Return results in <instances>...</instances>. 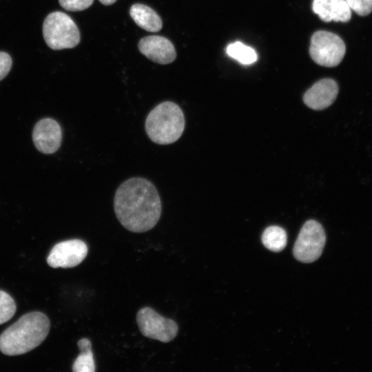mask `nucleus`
<instances>
[{"label":"nucleus","instance_id":"nucleus-15","mask_svg":"<svg viewBox=\"0 0 372 372\" xmlns=\"http://www.w3.org/2000/svg\"><path fill=\"white\" fill-rule=\"evenodd\" d=\"M287 233L278 226H270L265 229L262 235V242L268 249L278 252L287 245Z\"/></svg>","mask_w":372,"mask_h":372},{"label":"nucleus","instance_id":"nucleus-2","mask_svg":"<svg viewBox=\"0 0 372 372\" xmlns=\"http://www.w3.org/2000/svg\"><path fill=\"white\" fill-rule=\"evenodd\" d=\"M50 327V320L43 313H28L1 334L0 351L7 355L29 352L44 341Z\"/></svg>","mask_w":372,"mask_h":372},{"label":"nucleus","instance_id":"nucleus-10","mask_svg":"<svg viewBox=\"0 0 372 372\" xmlns=\"http://www.w3.org/2000/svg\"><path fill=\"white\" fill-rule=\"evenodd\" d=\"M138 47L144 56L157 63H171L176 57L173 43L162 36L150 35L143 37L139 41Z\"/></svg>","mask_w":372,"mask_h":372},{"label":"nucleus","instance_id":"nucleus-16","mask_svg":"<svg viewBox=\"0 0 372 372\" xmlns=\"http://www.w3.org/2000/svg\"><path fill=\"white\" fill-rule=\"evenodd\" d=\"M226 52L228 56L243 65H251L258 59L254 49L240 41L228 45Z\"/></svg>","mask_w":372,"mask_h":372},{"label":"nucleus","instance_id":"nucleus-4","mask_svg":"<svg viewBox=\"0 0 372 372\" xmlns=\"http://www.w3.org/2000/svg\"><path fill=\"white\" fill-rule=\"evenodd\" d=\"M46 44L54 50L73 48L80 41V32L72 18L62 12L48 14L43 25Z\"/></svg>","mask_w":372,"mask_h":372},{"label":"nucleus","instance_id":"nucleus-5","mask_svg":"<svg viewBox=\"0 0 372 372\" xmlns=\"http://www.w3.org/2000/svg\"><path fill=\"white\" fill-rule=\"evenodd\" d=\"M346 46L337 34L324 30L316 32L311 37L309 54L318 65L332 68L343 59Z\"/></svg>","mask_w":372,"mask_h":372},{"label":"nucleus","instance_id":"nucleus-1","mask_svg":"<svg viewBox=\"0 0 372 372\" xmlns=\"http://www.w3.org/2000/svg\"><path fill=\"white\" fill-rule=\"evenodd\" d=\"M114 207L121 224L135 233L152 229L161 214V202L156 188L150 181L141 177L131 178L118 187Z\"/></svg>","mask_w":372,"mask_h":372},{"label":"nucleus","instance_id":"nucleus-12","mask_svg":"<svg viewBox=\"0 0 372 372\" xmlns=\"http://www.w3.org/2000/svg\"><path fill=\"white\" fill-rule=\"evenodd\" d=\"M313 11L325 22H347L351 11L346 0H313Z\"/></svg>","mask_w":372,"mask_h":372},{"label":"nucleus","instance_id":"nucleus-20","mask_svg":"<svg viewBox=\"0 0 372 372\" xmlns=\"http://www.w3.org/2000/svg\"><path fill=\"white\" fill-rule=\"evenodd\" d=\"M12 63V59L8 53L0 52V81L9 73Z\"/></svg>","mask_w":372,"mask_h":372},{"label":"nucleus","instance_id":"nucleus-7","mask_svg":"<svg viewBox=\"0 0 372 372\" xmlns=\"http://www.w3.org/2000/svg\"><path fill=\"white\" fill-rule=\"evenodd\" d=\"M136 322L144 336L162 342L172 341L177 335L178 331L174 320L161 316L147 307L137 312Z\"/></svg>","mask_w":372,"mask_h":372},{"label":"nucleus","instance_id":"nucleus-17","mask_svg":"<svg viewBox=\"0 0 372 372\" xmlns=\"http://www.w3.org/2000/svg\"><path fill=\"white\" fill-rule=\"evenodd\" d=\"M17 307L13 298L0 290V324L10 320L16 312Z\"/></svg>","mask_w":372,"mask_h":372},{"label":"nucleus","instance_id":"nucleus-6","mask_svg":"<svg viewBox=\"0 0 372 372\" xmlns=\"http://www.w3.org/2000/svg\"><path fill=\"white\" fill-rule=\"evenodd\" d=\"M325 242V232L321 224L309 220L302 227L294 244L293 256L302 262H313L321 256Z\"/></svg>","mask_w":372,"mask_h":372},{"label":"nucleus","instance_id":"nucleus-3","mask_svg":"<svg viewBox=\"0 0 372 372\" xmlns=\"http://www.w3.org/2000/svg\"><path fill=\"white\" fill-rule=\"evenodd\" d=\"M185 116L174 102L165 101L151 110L145 120V131L152 141L159 145L176 142L185 129Z\"/></svg>","mask_w":372,"mask_h":372},{"label":"nucleus","instance_id":"nucleus-9","mask_svg":"<svg viewBox=\"0 0 372 372\" xmlns=\"http://www.w3.org/2000/svg\"><path fill=\"white\" fill-rule=\"evenodd\" d=\"M32 139L37 149L46 154L54 153L59 148L62 132L59 124L54 119L40 120L34 126Z\"/></svg>","mask_w":372,"mask_h":372},{"label":"nucleus","instance_id":"nucleus-19","mask_svg":"<svg viewBox=\"0 0 372 372\" xmlns=\"http://www.w3.org/2000/svg\"><path fill=\"white\" fill-rule=\"evenodd\" d=\"M61 6L68 11L77 12L88 8L94 0H59Z\"/></svg>","mask_w":372,"mask_h":372},{"label":"nucleus","instance_id":"nucleus-8","mask_svg":"<svg viewBox=\"0 0 372 372\" xmlns=\"http://www.w3.org/2000/svg\"><path fill=\"white\" fill-rule=\"evenodd\" d=\"M88 248L80 239H71L56 244L50 251L48 264L53 268H71L77 266L85 259Z\"/></svg>","mask_w":372,"mask_h":372},{"label":"nucleus","instance_id":"nucleus-21","mask_svg":"<svg viewBox=\"0 0 372 372\" xmlns=\"http://www.w3.org/2000/svg\"><path fill=\"white\" fill-rule=\"evenodd\" d=\"M116 1V0H99V1L105 6L112 5L115 3Z\"/></svg>","mask_w":372,"mask_h":372},{"label":"nucleus","instance_id":"nucleus-18","mask_svg":"<svg viewBox=\"0 0 372 372\" xmlns=\"http://www.w3.org/2000/svg\"><path fill=\"white\" fill-rule=\"evenodd\" d=\"M349 7L360 16H366L372 11V0H346Z\"/></svg>","mask_w":372,"mask_h":372},{"label":"nucleus","instance_id":"nucleus-13","mask_svg":"<svg viewBox=\"0 0 372 372\" xmlns=\"http://www.w3.org/2000/svg\"><path fill=\"white\" fill-rule=\"evenodd\" d=\"M130 14L134 21L143 30L156 32L161 30L163 23L158 14L150 7L141 4L132 5Z\"/></svg>","mask_w":372,"mask_h":372},{"label":"nucleus","instance_id":"nucleus-11","mask_svg":"<svg viewBox=\"0 0 372 372\" xmlns=\"http://www.w3.org/2000/svg\"><path fill=\"white\" fill-rule=\"evenodd\" d=\"M338 85L331 79H323L314 83L304 94L306 105L315 110L329 107L336 99Z\"/></svg>","mask_w":372,"mask_h":372},{"label":"nucleus","instance_id":"nucleus-14","mask_svg":"<svg viewBox=\"0 0 372 372\" xmlns=\"http://www.w3.org/2000/svg\"><path fill=\"white\" fill-rule=\"evenodd\" d=\"M81 351L80 354L72 364V370L74 372H94L95 371V363L94 355L92 351V344L89 339L82 338L77 343Z\"/></svg>","mask_w":372,"mask_h":372}]
</instances>
